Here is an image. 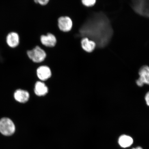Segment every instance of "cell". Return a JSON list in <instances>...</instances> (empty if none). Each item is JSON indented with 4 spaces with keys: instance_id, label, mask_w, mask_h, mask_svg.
I'll return each mask as SVG.
<instances>
[{
    "instance_id": "cell-1",
    "label": "cell",
    "mask_w": 149,
    "mask_h": 149,
    "mask_svg": "<svg viewBox=\"0 0 149 149\" xmlns=\"http://www.w3.org/2000/svg\"><path fill=\"white\" fill-rule=\"evenodd\" d=\"M79 32L82 38L87 37L96 43V47L103 48L110 42L113 34L111 22L103 12L87 10L86 17Z\"/></svg>"
},
{
    "instance_id": "cell-2",
    "label": "cell",
    "mask_w": 149,
    "mask_h": 149,
    "mask_svg": "<svg viewBox=\"0 0 149 149\" xmlns=\"http://www.w3.org/2000/svg\"><path fill=\"white\" fill-rule=\"evenodd\" d=\"M16 130L15 124L12 119L7 117L0 118V133L5 136L12 135Z\"/></svg>"
},
{
    "instance_id": "cell-15",
    "label": "cell",
    "mask_w": 149,
    "mask_h": 149,
    "mask_svg": "<svg viewBox=\"0 0 149 149\" xmlns=\"http://www.w3.org/2000/svg\"><path fill=\"white\" fill-rule=\"evenodd\" d=\"M49 0H33L34 2L42 6L46 5L49 2Z\"/></svg>"
},
{
    "instance_id": "cell-9",
    "label": "cell",
    "mask_w": 149,
    "mask_h": 149,
    "mask_svg": "<svg viewBox=\"0 0 149 149\" xmlns=\"http://www.w3.org/2000/svg\"><path fill=\"white\" fill-rule=\"evenodd\" d=\"M37 77L41 81H46L51 77V69L46 65H41L37 69Z\"/></svg>"
},
{
    "instance_id": "cell-3",
    "label": "cell",
    "mask_w": 149,
    "mask_h": 149,
    "mask_svg": "<svg viewBox=\"0 0 149 149\" xmlns=\"http://www.w3.org/2000/svg\"><path fill=\"white\" fill-rule=\"evenodd\" d=\"M131 6L137 13L149 18V0H132Z\"/></svg>"
},
{
    "instance_id": "cell-11",
    "label": "cell",
    "mask_w": 149,
    "mask_h": 149,
    "mask_svg": "<svg viewBox=\"0 0 149 149\" xmlns=\"http://www.w3.org/2000/svg\"><path fill=\"white\" fill-rule=\"evenodd\" d=\"M82 48L87 53H91L94 51L96 47V43L89 40L87 37H84L81 40Z\"/></svg>"
},
{
    "instance_id": "cell-12",
    "label": "cell",
    "mask_w": 149,
    "mask_h": 149,
    "mask_svg": "<svg viewBox=\"0 0 149 149\" xmlns=\"http://www.w3.org/2000/svg\"><path fill=\"white\" fill-rule=\"evenodd\" d=\"M34 92L38 96L45 95L48 92V88L46 85L41 81H38L35 83Z\"/></svg>"
},
{
    "instance_id": "cell-4",
    "label": "cell",
    "mask_w": 149,
    "mask_h": 149,
    "mask_svg": "<svg viewBox=\"0 0 149 149\" xmlns=\"http://www.w3.org/2000/svg\"><path fill=\"white\" fill-rule=\"evenodd\" d=\"M27 55L30 60L35 64L44 62L46 57V53L44 49L37 46L33 49L27 52Z\"/></svg>"
},
{
    "instance_id": "cell-16",
    "label": "cell",
    "mask_w": 149,
    "mask_h": 149,
    "mask_svg": "<svg viewBox=\"0 0 149 149\" xmlns=\"http://www.w3.org/2000/svg\"><path fill=\"white\" fill-rule=\"evenodd\" d=\"M145 100L147 105L149 107V92H148L145 96Z\"/></svg>"
},
{
    "instance_id": "cell-8",
    "label": "cell",
    "mask_w": 149,
    "mask_h": 149,
    "mask_svg": "<svg viewBox=\"0 0 149 149\" xmlns=\"http://www.w3.org/2000/svg\"><path fill=\"white\" fill-rule=\"evenodd\" d=\"M139 79L136 83L138 86L141 87L144 84L149 85V67L143 66L140 68L139 72Z\"/></svg>"
},
{
    "instance_id": "cell-17",
    "label": "cell",
    "mask_w": 149,
    "mask_h": 149,
    "mask_svg": "<svg viewBox=\"0 0 149 149\" xmlns=\"http://www.w3.org/2000/svg\"><path fill=\"white\" fill-rule=\"evenodd\" d=\"M132 149H143L142 148H141V147H137V148H134Z\"/></svg>"
},
{
    "instance_id": "cell-14",
    "label": "cell",
    "mask_w": 149,
    "mask_h": 149,
    "mask_svg": "<svg viewBox=\"0 0 149 149\" xmlns=\"http://www.w3.org/2000/svg\"><path fill=\"white\" fill-rule=\"evenodd\" d=\"M83 5L87 7H92L95 5L96 0H81Z\"/></svg>"
},
{
    "instance_id": "cell-10",
    "label": "cell",
    "mask_w": 149,
    "mask_h": 149,
    "mask_svg": "<svg viewBox=\"0 0 149 149\" xmlns=\"http://www.w3.org/2000/svg\"><path fill=\"white\" fill-rule=\"evenodd\" d=\"M40 40L42 45L47 47H54L57 42L55 36L51 33H48L46 35H42Z\"/></svg>"
},
{
    "instance_id": "cell-6",
    "label": "cell",
    "mask_w": 149,
    "mask_h": 149,
    "mask_svg": "<svg viewBox=\"0 0 149 149\" xmlns=\"http://www.w3.org/2000/svg\"><path fill=\"white\" fill-rule=\"evenodd\" d=\"M5 40L7 45L12 49L17 47L20 44L19 35L15 31H11L8 33L6 37Z\"/></svg>"
},
{
    "instance_id": "cell-7",
    "label": "cell",
    "mask_w": 149,
    "mask_h": 149,
    "mask_svg": "<svg viewBox=\"0 0 149 149\" xmlns=\"http://www.w3.org/2000/svg\"><path fill=\"white\" fill-rule=\"evenodd\" d=\"M71 19L68 16H62L58 20V26L60 30L64 32H68L71 31L72 27Z\"/></svg>"
},
{
    "instance_id": "cell-13",
    "label": "cell",
    "mask_w": 149,
    "mask_h": 149,
    "mask_svg": "<svg viewBox=\"0 0 149 149\" xmlns=\"http://www.w3.org/2000/svg\"><path fill=\"white\" fill-rule=\"evenodd\" d=\"M133 139L131 137L126 135H123L119 138L118 143L123 148H127L133 144Z\"/></svg>"
},
{
    "instance_id": "cell-5",
    "label": "cell",
    "mask_w": 149,
    "mask_h": 149,
    "mask_svg": "<svg viewBox=\"0 0 149 149\" xmlns=\"http://www.w3.org/2000/svg\"><path fill=\"white\" fill-rule=\"evenodd\" d=\"M13 96L15 101L17 103L25 104L29 101L30 95L26 89L19 88L15 91Z\"/></svg>"
}]
</instances>
